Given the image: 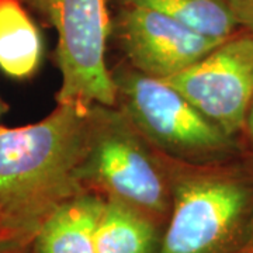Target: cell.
<instances>
[{
  "label": "cell",
  "mask_w": 253,
  "mask_h": 253,
  "mask_svg": "<svg viewBox=\"0 0 253 253\" xmlns=\"http://www.w3.org/2000/svg\"><path fill=\"white\" fill-rule=\"evenodd\" d=\"M90 110L58 104L41 121L0 126V217L36 232L63 201L78 196V174L91 149Z\"/></svg>",
  "instance_id": "1"
},
{
  "label": "cell",
  "mask_w": 253,
  "mask_h": 253,
  "mask_svg": "<svg viewBox=\"0 0 253 253\" xmlns=\"http://www.w3.org/2000/svg\"><path fill=\"white\" fill-rule=\"evenodd\" d=\"M55 28L61 87L56 103L89 111L113 106L117 86L106 65L110 17L106 0H20Z\"/></svg>",
  "instance_id": "2"
},
{
  "label": "cell",
  "mask_w": 253,
  "mask_h": 253,
  "mask_svg": "<svg viewBox=\"0 0 253 253\" xmlns=\"http://www.w3.org/2000/svg\"><path fill=\"white\" fill-rule=\"evenodd\" d=\"M248 204L246 189L229 179L181 183L159 253H228L244 231Z\"/></svg>",
  "instance_id": "3"
},
{
  "label": "cell",
  "mask_w": 253,
  "mask_h": 253,
  "mask_svg": "<svg viewBox=\"0 0 253 253\" xmlns=\"http://www.w3.org/2000/svg\"><path fill=\"white\" fill-rule=\"evenodd\" d=\"M165 82L226 135L244 126L253 99V33L228 38Z\"/></svg>",
  "instance_id": "4"
},
{
  "label": "cell",
  "mask_w": 253,
  "mask_h": 253,
  "mask_svg": "<svg viewBox=\"0 0 253 253\" xmlns=\"http://www.w3.org/2000/svg\"><path fill=\"white\" fill-rule=\"evenodd\" d=\"M116 84H123L136 123L165 146L180 152H208L225 144V132L165 82L134 73Z\"/></svg>",
  "instance_id": "5"
},
{
  "label": "cell",
  "mask_w": 253,
  "mask_h": 253,
  "mask_svg": "<svg viewBox=\"0 0 253 253\" xmlns=\"http://www.w3.org/2000/svg\"><path fill=\"white\" fill-rule=\"evenodd\" d=\"M117 28L128 59L142 75L155 79L180 72L224 42L135 4H123Z\"/></svg>",
  "instance_id": "6"
},
{
  "label": "cell",
  "mask_w": 253,
  "mask_h": 253,
  "mask_svg": "<svg viewBox=\"0 0 253 253\" xmlns=\"http://www.w3.org/2000/svg\"><path fill=\"white\" fill-rule=\"evenodd\" d=\"M91 169L113 200L134 208L151 221L168 208L165 183L135 139L106 134L91 146Z\"/></svg>",
  "instance_id": "7"
},
{
  "label": "cell",
  "mask_w": 253,
  "mask_h": 253,
  "mask_svg": "<svg viewBox=\"0 0 253 253\" xmlns=\"http://www.w3.org/2000/svg\"><path fill=\"white\" fill-rule=\"evenodd\" d=\"M103 204L82 194L63 201L37 228L36 253H96L94 232Z\"/></svg>",
  "instance_id": "8"
},
{
  "label": "cell",
  "mask_w": 253,
  "mask_h": 253,
  "mask_svg": "<svg viewBox=\"0 0 253 253\" xmlns=\"http://www.w3.org/2000/svg\"><path fill=\"white\" fill-rule=\"evenodd\" d=\"M44 56L41 33L20 0H0V69L23 81L38 71Z\"/></svg>",
  "instance_id": "9"
},
{
  "label": "cell",
  "mask_w": 253,
  "mask_h": 253,
  "mask_svg": "<svg viewBox=\"0 0 253 253\" xmlns=\"http://www.w3.org/2000/svg\"><path fill=\"white\" fill-rule=\"evenodd\" d=\"M155 225L117 200L104 201L94 232L96 253H152Z\"/></svg>",
  "instance_id": "10"
},
{
  "label": "cell",
  "mask_w": 253,
  "mask_h": 253,
  "mask_svg": "<svg viewBox=\"0 0 253 253\" xmlns=\"http://www.w3.org/2000/svg\"><path fill=\"white\" fill-rule=\"evenodd\" d=\"M123 4L156 10L215 41H226L241 27L225 0H123Z\"/></svg>",
  "instance_id": "11"
},
{
  "label": "cell",
  "mask_w": 253,
  "mask_h": 253,
  "mask_svg": "<svg viewBox=\"0 0 253 253\" xmlns=\"http://www.w3.org/2000/svg\"><path fill=\"white\" fill-rule=\"evenodd\" d=\"M34 234L13 228L0 229V253H36Z\"/></svg>",
  "instance_id": "12"
},
{
  "label": "cell",
  "mask_w": 253,
  "mask_h": 253,
  "mask_svg": "<svg viewBox=\"0 0 253 253\" xmlns=\"http://www.w3.org/2000/svg\"><path fill=\"white\" fill-rule=\"evenodd\" d=\"M236 20L248 31L253 33V0H225Z\"/></svg>",
  "instance_id": "13"
},
{
  "label": "cell",
  "mask_w": 253,
  "mask_h": 253,
  "mask_svg": "<svg viewBox=\"0 0 253 253\" xmlns=\"http://www.w3.org/2000/svg\"><path fill=\"white\" fill-rule=\"evenodd\" d=\"M253 245V215L248 224V228L245 231V238H244V244H242V248H246V246H252ZM241 248V249H242ZM239 249V251H241Z\"/></svg>",
  "instance_id": "14"
},
{
  "label": "cell",
  "mask_w": 253,
  "mask_h": 253,
  "mask_svg": "<svg viewBox=\"0 0 253 253\" xmlns=\"http://www.w3.org/2000/svg\"><path fill=\"white\" fill-rule=\"evenodd\" d=\"M246 120H248V126H249V131H251V135L253 138V99L251 101V106L248 110V114H246Z\"/></svg>",
  "instance_id": "15"
},
{
  "label": "cell",
  "mask_w": 253,
  "mask_h": 253,
  "mask_svg": "<svg viewBox=\"0 0 253 253\" xmlns=\"http://www.w3.org/2000/svg\"><path fill=\"white\" fill-rule=\"evenodd\" d=\"M238 253H253V245L252 246H246V248H242Z\"/></svg>",
  "instance_id": "16"
},
{
  "label": "cell",
  "mask_w": 253,
  "mask_h": 253,
  "mask_svg": "<svg viewBox=\"0 0 253 253\" xmlns=\"http://www.w3.org/2000/svg\"><path fill=\"white\" fill-rule=\"evenodd\" d=\"M1 228H7V225H6V222L3 221V218L0 217V229H1ZM9 228H10V226H9ZM13 229H14V228H13Z\"/></svg>",
  "instance_id": "17"
},
{
  "label": "cell",
  "mask_w": 253,
  "mask_h": 253,
  "mask_svg": "<svg viewBox=\"0 0 253 253\" xmlns=\"http://www.w3.org/2000/svg\"><path fill=\"white\" fill-rule=\"evenodd\" d=\"M1 113H3V104H1V101H0V116H1Z\"/></svg>",
  "instance_id": "18"
}]
</instances>
